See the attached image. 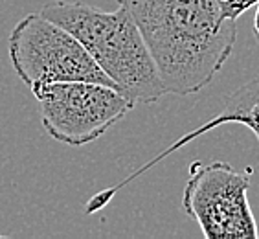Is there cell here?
I'll list each match as a JSON object with an SVG mask.
<instances>
[{
  "label": "cell",
  "instance_id": "obj_6",
  "mask_svg": "<svg viewBox=\"0 0 259 239\" xmlns=\"http://www.w3.org/2000/svg\"><path fill=\"white\" fill-rule=\"evenodd\" d=\"M230 124H239V125H244V127H248L259 142V79L248 81V83H244V85L239 87L237 90H234L230 96H226L219 114H215L213 118H209L208 122L200 124L199 127H195L193 131L182 135L177 142H173L169 147H165L164 151H160L155 158L149 160L147 164L140 166L138 170H135L131 175H127L121 182L103 189L100 193L92 195V197L87 201L85 214L92 215V214H96V212L103 210V206L107 205V203H110V199H112L121 188L131 184L133 180L138 179L140 175H144L145 171H149L151 168H155L160 160H164L165 156H169L171 153L179 151L180 147L188 145L190 142H193V140L200 138V136L206 135L208 131L217 129L221 125H230Z\"/></svg>",
  "mask_w": 259,
  "mask_h": 239
},
{
  "label": "cell",
  "instance_id": "obj_2",
  "mask_svg": "<svg viewBox=\"0 0 259 239\" xmlns=\"http://www.w3.org/2000/svg\"><path fill=\"white\" fill-rule=\"evenodd\" d=\"M40 15L74 35L135 107L167 94L144 35L123 6L103 11L83 2L57 0L46 4Z\"/></svg>",
  "mask_w": 259,
  "mask_h": 239
},
{
  "label": "cell",
  "instance_id": "obj_8",
  "mask_svg": "<svg viewBox=\"0 0 259 239\" xmlns=\"http://www.w3.org/2000/svg\"><path fill=\"white\" fill-rule=\"evenodd\" d=\"M254 33L259 39V2L255 4V15H254Z\"/></svg>",
  "mask_w": 259,
  "mask_h": 239
},
{
  "label": "cell",
  "instance_id": "obj_4",
  "mask_svg": "<svg viewBox=\"0 0 259 239\" xmlns=\"http://www.w3.org/2000/svg\"><path fill=\"white\" fill-rule=\"evenodd\" d=\"M31 92L46 133L74 147L98 140L135 109L120 89L96 81L48 83Z\"/></svg>",
  "mask_w": 259,
  "mask_h": 239
},
{
  "label": "cell",
  "instance_id": "obj_5",
  "mask_svg": "<svg viewBox=\"0 0 259 239\" xmlns=\"http://www.w3.org/2000/svg\"><path fill=\"white\" fill-rule=\"evenodd\" d=\"M252 168L237 171L213 160L190 166L182 210L199 223L206 239H255L257 223L248 203Z\"/></svg>",
  "mask_w": 259,
  "mask_h": 239
},
{
  "label": "cell",
  "instance_id": "obj_1",
  "mask_svg": "<svg viewBox=\"0 0 259 239\" xmlns=\"http://www.w3.org/2000/svg\"><path fill=\"white\" fill-rule=\"evenodd\" d=\"M144 35L167 94L200 92L230 59L237 20L221 0H116Z\"/></svg>",
  "mask_w": 259,
  "mask_h": 239
},
{
  "label": "cell",
  "instance_id": "obj_7",
  "mask_svg": "<svg viewBox=\"0 0 259 239\" xmlns=\"http://www.w3.org/2000/svg\"><path fill=\"white\" fill-rule=\"evenodd\" d=\"M259 0H221V6H223V13L228 19L237 20L244 11H248L250 8H254Z\"/></svg>",
  "mask_w": 259,
  "mask_h": 239
},
{
  "label": "cell",
  "instance_id": "obj_3",
  "mask_svg": "<svg viewBox=\"0 0 259 239\" xmlns=\"http://www.w3.org/2000/svg\"><path fill=\"white\" fill-rule=\"evenodd\" d=\"M8 54L15 74L31 90L65 81L116 87L74 35L40 13H28L17 22L8 39Z\"/></svg>",
  "mask_w": 259,
  "mask_h": 239
}]
</instances>
